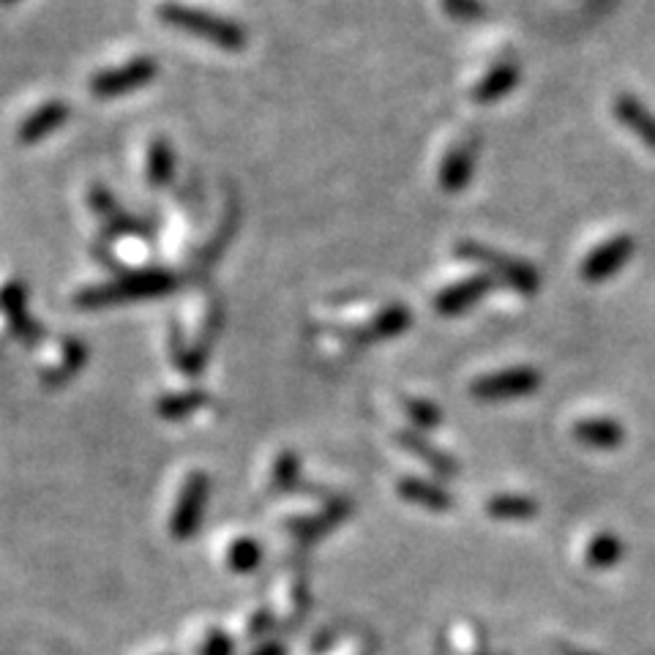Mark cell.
Returning <instances> with one entry per match:
<instances>
[{
	"instance_id": "obj_29",
	"label": "cell",
	"mask_w": 655,
	"mask_h": 655,
	"mask_svg": "<svg viewBox=\"0 0 655 655\" xmlns=\"http://www.w3.org/2000/svg\"><path fill=\"white\" fill-rule=\"evenodd\" d=\"M442 11L459 22H475L486 14L481 0H442Z\"/></svg>"
},
{
	"instance_id": "obj_31",
	"label": "cell",
	"mask_w": 655,
	"mask_h": 655,
	"mask_svg": "<svg viewBox=\"0 0 655 655\" xmlns=\"http://www.w3.org/2000/svg\"><path fill=\"white\" fill-rule=\"evenodd\" d=\"M268 625H271V612H268L266 606H257V609H251L249 618H246L244 631L249 636H260Z\"/></svg>"
},
{
	"instance_id": "obj_23",
	"label": "cell",
	"mask_w": 655,
	"mask_h": 655,
	"mask_svg": "<svg viewBox=\"0 0 655 655\" xmlns=\"http://www.w3.org/2000/svg\"><path fill=\"white\" fill-rule=\"evenodd\" d=\"M205 405H208V394L200 388H192L181 390V394H164L162 399L157 401V410L164 421H183V418H189Z\"/></svg>"
},
{
	"instance_id": "obj_22",
	"label": "cell",
	"mask_w": 655,
	"mask_h": 655,
	"mask_svg": "<svg viewBox=\"0 0 655 655\" xmlns=\"http://www.w3.org/2000/svg\"><path fill=\"white\" fill-rule=\"evenodd\" d=\"M625 555V546L614 533H599L593 536L584 546V562L595 571H606V568H614Z\"/></svg>"
},
{
	"instance_id": "obj_3",
	"label": "cell",
	"mask_w": 655,
	"mask_h": 655,
	"mask_svg": "<svg viewBox=\"0 0 655 655\" xmlns=\"http://www.w3.org/2000/svg\"><path fill=\"white\" fill-rule=\"evenodd\" d=\"M457 257H462L464 262H473V266H481L492 281L511 287L519 296H536L538 287H541V276H538L530 262L492 249V246L481 244V240H462V244H457Z\"/></svg>"
},
{
	"instance_id": "obj_6",
	"label": "cell",
	"mask_w": 655,
	"mask_h": 655,
	"mask_svg": "<svg viewBox=\"0 0 655 655\" xmlns=\"http://www.w3.org/2000/svg\"><path fill=\"white\" fill-rule=\"evenodd\" d=\"M159 74L157 57H135V61H126L124 66L107 68V72H99L94 79H90V94L96 99H118V96L135 94L142 85L151 83Z\"/></svg>"
},
{
	"instance_id": "obj_28",
	"label": "cell",
	"mask_w": 655,
	"mask_h": 655,
	"mask_svg": "<svg viewBox=\"0 0 655 655\" xmlns=\"http://www.w3.org/2000/svg\"><path fill=\"white\" fill-rule=\"evenodd\" d=\"M405 412L412 421V427H416V432H429V429H437L442 423L440 407L427 399H405Z\"/></svg>"
},
{
	"instance_id": "obj_9",
	"label": "cell",
	"mask_w": 655,
	"mask_h": 655,
	"mask_svg": "<svg viewBox=\"0 0 655 655\" xmlns=\"http://www.w3.org/2000/svg\"><path fill=\"white\" fill-rule=\"evenodd\" d=\"M0 312H3L6 323H9L11 333L17 339H22L25 344L42 342L44 331L39 328L36 320L28 312V292L20 281H9V284L0 290Z\"/></svg>"
},
{
	"instance_id": "obj_15",
	"label": "cell",
	"mask_w": 655,
	"mask_h": 655,
	"mask_svg": "<svg viewBox=\"0 0 655 655\" xmlns=\"http://www.w3.org/2000/svg\"><path fill=\"white\" fill-rule=\"evenodd\" d=\"M68 115H72V107L68 105H63V101H47V105L33 109V112L22 120L20 129H17V140H20L22 146H33V142L53 135L57 126L66 124Z\"/></svg>"
},
{
	"instance_id": "obj_7",
	"label": "cell",
	"mask_w": 655,
	"mask_h": 655,
	"mask_svg": "<svg viewBox=\"0 0 655 655\" xmlns=\"http://www.w3.org/2000/svg\"><path fill=\"white\" fill-rule=\"evenodd\" d=\"M636 240L631 235H614V238L603 240L599 249L590 251L582 260V268H579V276L588 284H601V281L612 279L625 268V262L634 257Z\"/></svg>"
},
{
	"instance_id": "obj_18",
	"label": "cell",
	"mask_w": 655,
	"mask_h": 655,
	"mask_svg": "<svg viewBox=\"0 0 655 655\" xmlns=\"http://www.w3.org/2000/svg\"><path fill=\"white\" fill-rule=\"evenodd\" d=\"M516 85H519V68H516V63H497V66H492L479 79V85L473 88V101H479V105L503 101L505 96L514 94Z\"/></svg>"
},
{
	"instance_id": "obj_24",
	"label": "cell",
	"mask_w": 655,
	"mask_h": 655,
	"mask_svg": "<svg viewBox=\"0 0 655 655\" xmlns=\"http://www.w3.org/2000/svg\"><path fill=\"white\" fill-rule=\"evenodd\" d=\"M175 151H172L170 142L164 137L153 140L148 148V181H151V186H170L175 181Z\"/></svg>"
},
{
	"instance_id": "obj_26",
	"label": "cell",
	"mask_w": 655,
	"mask_h": 655,
	"mask_svg": "<svg viewBox=\"0 0 655 655\" xmlns=\"http://www.w3.org/2000/svg\"><path fill=\"white\" fill-rule=\"evenodd\" d=\"M262 562V546L255 538H235L227 549V566L235 573H255Z\"/></svg>"
},
{
	"instance_id": "obj_13",
	"label": "cell",
	"mask_w": 655,
	"mask_h": 655,
	"mask_svg": "<svg viewBox=\"0 0 655 655\" xmlns=\"http://www.w3.org/2000/svg\"><path fill=\"white\" fill-rule=\"evenodd\" d=\"M396 492H399V497L407 500V503L418 505V508L434 511V514H445V511L453 508V497L445 486L427 479H418V475H405V479H399Z\"/></svg>"
},
{
	"instance_id": "obj_12",
	"label": "cell",
	"mask_w": 655,
	"mask_h": 655,
	"mask_svg": "<svg viewBox=\"0 0 655 655\" xmlns=\"http://www.w3.org/2000/svg\"><path fill=\"white\" fill-rule=\"evenodd\" d=\"M410 325H412L410 309H407L405 303H390V307H385L383 312L372 320V323L358 328V331H355L350 339H353L355 344L388 342V339L401 336V333H405Z\"/></svg>"
},
{
	"instance_id": "obj_4",
	"label": "cell",
	"mask_w": 655,
	"mask_h": 655,
	"mask_svg": "<svg viewBox=\"0 0 655 655\" xmlns=\"http://www.w3.org/2000/svg\"><path fill=\"white\" fill-rule=\"evenodd\" d=\"M208 494H211V481L205 473H192L186 481H183L181 492H178L175 508H172L170 516V536L178 538V541H186L203 525L205 508H208Z\"/></svg>"
},
{
	"instance_id": "obj_27",
	"label": "cell",
	"mask_w": 655,
	"mask_h": 655,
	"mask_svg": "<svg viewBox=\"0 0 655 655\" xmlns=\"http://www.w3.org/2000/svg\"><path fill=\"white\" fill-rule=\"evenodd\" d=\"M301 481V459L292 451H281L271 468V490L273 492H292Z\"/></svg>"
},
{
	"instance_id": "obj_21",
	"label": "cell",
	"mask_w": 655,
	"mask_h": 655,
	"mask_svg": "<svg viewBox=\"0 0 655 655\" xmlns=\"http://www.w3.org/2000/svg\"><path fill=\"white\" fill-rule=\"evenodd\" d=\"M486 514L500 522H525L538 516V503L525 494H494L486 503Z\"/></svg>"
},
{
	"instance_id": "obj_33",
	"label": "cell",
	"mask_w": 655,
	"mask_h": 655,
	"mask_svg": "<svg viewBox=\"0 0 655 655\" xmlns=\"http://www.w3.org/2000/svg\"><path fill=\"white\" fill-rule=\"evenodd\" d=\"M562 655H599V653H588V651H577V647H562Z\"/></svg>"
},
{
	"instance_id": "obj_34",
	"label": "cell",
	"mask_w": 655,
	"mask_h": 655,
	"mask_svg": "<svg viewBox=\"0 0 655 655\" xmlns=\"http://www.w3.org/2000/svg\"><path fill=\"white\" fill-rule=\"evenodd\" d=\"M0 3H17V0H0Z\"/></svg>"
},
{
	"instance_id": "obj_25",
	"label": "cell",
	"mask_w": 655,
	"mask_h": 655,
	"mask_svg": "<svg viewBox=\"0 0 655 655\" xmlns=\"http://www.w3.org/2000/svg\"><path fill=\"white\" fill-rule=\"evenodd\" d=\"M170 347H172V361H175L178 369L186 377H200L205 369V361H208V350L203 344H186L183 342L181 331L170 333Z\"/></svg>"
},
{
	"instance_id": "obj_17",
	"label": "cell",
	"mask_w": 655,
	"mask_h": 655,
	"mask_svg": "<svg viewBox=\"0 0 655 655\" xmlns=\"http://www.w3.org/2000/svg\"><path fill=\"white\" fill-rule=\"evenodd\" d=\"M309 609V582L301 571H287L276 588V614L284 623H298Z\"/></svg>"
},
{
	"instance_id": "obj_2",
	"label": "cell",
	"mask_w": 655,
	"mask_h": 655,
	"mask_svg": "<svg viewBox=\"0 0 655 655\" xmlns=\"http://www.w3.org/2000/svg\"><path fill=\"white\" fill-rule=\"evenodd\" d=\"M159 17H162L164 25L175 28V31L192 33V36L205 39L218 50H227V53H240L246 47V31L238 25V22L227 20V17L211 14V11L192 9V6L183 3H164L159 9Z\"/></svg>"
},
{
	"instance_id": "obj_1",
	"label": "cell",
	"mask_w": 655,
	"mask_h": 655,
	"mask_svg": "<svg viewBox=\"0 0 655 655\" xmlns=\"http://www.w3.org/2000/svg\"><path fill=\"white\" fill-rule=\"evenodd\" d=\"M178 287V279L167 271H137L124 273L120 279L107 284L88 287L74 298L77 309H107L129 301H146V298H162Z\"/></svg>"
},
{
	"instance_id": "obj_20",
	"label": "cell",
	"mask_w": 655,
	"mask_h": 655,
	"mask_svg": "<svg viewBox=\"0 0 655 655\" xmlns=\"http://www.w3.org/2000/svg\"><path fill=\"white\" fill-rule=\"evenodd\" d=\"M85 364H88V347H85L79 339H66L61 350V364L53 366L42 380L44 385H50V388H61V385L74 380L77 372H83Z\"/></svg>"
},
{
	"instance_id": "obj_14",
	"label": "cell",
	"mask_w": 655,
	"mask_h": 655,
	"mask_svg": "<svg viewBox=\"0 0 655 655\" xmlns=\"http://www.w3.org/2000/svg\"><path fill=\"white\" fill-rule=\"evenodd\" d=\"M614 115L620 124L640 137L651 151H655V112L642 99H636L634 94H620L614 99Z\"/></svg>"
},
{
	"instance_id": "obj_16",
	"label": "cell",
	"mask_w": 655,
	"mask_h": 655,
	"mask_svg": "<svg viewBox=\"0 0 655 655\" xmlns=\"http://www.w3.org/2000/svg\"><path fill=\"white\" fill-rule=\"evenodd\" d=\"M396 442H399L405 451H410L416 459H421L427 468H432L442 479H453V475L459 473V464L453 462L445 451H440L432 440H427L421 432H416V429H401V432H396Z\"/></svg>"
},
{
	"instance_id": "obj_30",
	"label": "cell",
	"mask_w": 655,
	"mask_h": 655,
	"mask_svg": "<svg viewBox=\"0 0 655 655\" xmlns=\"http://www.w3.org/2000/svg\"><path fill=\"white\" fill-rule=\"evenodd\" d=\"M200 655H233V640L224 631L208 629L200 640Z\"/></svg>"
},
{
	"instance_id": "obj_19",
	"label": "cell",
	"mask_w": 655,
	"mask_h": 655,
	"mask_svg": "<svg viewBox=\"0 0 655 655\" xmlns=\"http://www.w3.org/2000/svg\"><path fill=\"white\" fill-rule=\"evenodd\" d=\"M573 437L595 451H614L625 442V429L612 418H584L573 427Z\"/></svg>"
},
{
	"instance_id": "obj_10",
	"label": "cell",
	"mask_w": 655,
	"mask_h": 655,
	"mask_svg": "<svg viewBox=\"0 0 655 655\" xmlns=\"http://www.w3.org/2000/svg\"><path fill=\"white\" fill-rule=\"evenodd\" d=\"M350 511H353L350 500H325V503L320 505V511H314V514L290 516V519H287V530H290L292 536L301 538V541H314V538H323L325 533H331Z\"/></svg>"
},
{
	"instance_id": "obj_32",
	"label": "cell",
	"mask_w": 655,
	"mask_h": 655,
	"mask_svg": "<svg viewBox=\"0 0 655 655\" xmlns=\"http://www.w3.org/2000/svg\"><path fill=\"white\" fill-rule=\"evenodd\" d=\"M251 655H284V647H281L279 642H266V645L257 647Z\"/></svg>"
},
{
	"instance_id": "obj_11",
	"label": "cell",
	"mask_w": 655,
	"mask_h": 655,
	"mask_svg": "<svg viewBox=\"0 0 655 655\" xmlns=\"http://www.w3.org/2000/svg\"><path fill=\"white\" fill-rule=\"evenodd\" d=\"M475 159H479V142L468 140L459 142V146L451 148L445 159H442L440 167V189L448 194H457L468 189V183L473 181L475 172Z\"/></svg>"
},
{
	"instance_id": "obj_5",
	"label": "cell",
	"mask_w": 655,
	"mask_h": 655,
	"mask_svg": "<svg viewBox=\"0 0 655 655\" xmlns=\"http://www.w3.org/2000/svg\"><path fill=\"white\" fill-rule=\"evenodd\" d=\"M538 388H541V375L533 366H514V369L479 377L470 385V394L481 401H514L533 396Z\"/></svg>"
},
{
	"instance_id": "obj_8",
	"label": "cell",
	"mask_w": 655,
	"mask_h": 655,
	"mask_svg": "<svg viewBox=\"0 0 655 655\" xmlns=\"http://www.w3.org/2000/svg\"><path fill=\"white\" fill-rule=\"evenodd\" d=\"M492 287L494 281L486 273L470 276V279H462L457 281V284L437 292L432 307L440 318H459V314L470 312L479 301H484V298L492 292Z\"/></svg>"
}]
</instances>
